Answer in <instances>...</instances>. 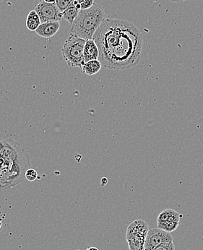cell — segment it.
<instances>
[{"instance_id": "cell-19", "label": "cell", "mask_w": 203, "mask_h": 250, "mask_svg": "<svg viewBox=\"0 0 203 250\" xmlns=\"http://www.w3.org/2000/svg\"><path fill=\"white\" fill-rule=\"evenodd\" d=\"M47 3H52V4H55L56 0H43Z\"/></svg>"}, {"instance_id": "cell-21", "label": "cell", "mask_w": 203, "mask_h": 250, "mask_svg": "<svg viewBox=\"0 0 203 250\" xmlns=\"http://www.w3.org/2000/svg\"><path fill=\"white\" fill-rule=\"evenodd\" d=\"M75 1H77V2L78 3V4H81V3L83 2L85 0H75Z\"/></svg>"}, {"instance_id": "cell-1", "label": "cell", "mask_w": 203, "mask_h": 250, "mask_svg": "<svg viewBox=\"0 0 203 250\" xmlns=\"http://www.w3.org/2000/svg\"><path fill=\"white\" fill-rule=\"evenodd\" d=\"M93 39L99 47V60L106 68L127 70L139 63L143 38L132 22L106 18Z\"/></svg>"}, {"instance_id": "cell-9", "label": "cell", "mask_w": 203, "mask_h": 250, "mask_svg": "<svg viewBox=\"0 0 203 250\" xmlns=\"http://www.w3.org/2000/svg\"><path fill=\"white\" fill-rule=\"evenodd\" d=\"M183 215L178 213L173 209H166L163 210L160 214L159 215L157 218L158 224L166 222V221H180L181 218H183Z\"/></svg>"}, {"instance_id": "cell-25", "label": "cell", "mask_w": 203, "mask_h": 250, "mask_svg": "<svg viewBox=\"0 0 203 250\" xmlns=\"http://www.w3.org/2000/svg\"><path fill=\"white\" fill-rule=\"evenodd\" d=\"M183 1H185V0H183Z\"/></svg>"}, {"instance_id": "cell-12", "label": "cell", "mask_w": 203, "mask_h": 250, "mask_svg": "<svg viewBox=\"0 0 203 250\" xmlns=\"http://www.w3.org/2000/svg\"><path fill=\"white\" fill-rule=\"evenodd\" d=\"M102 67V64L101 62L98 60H92V61L85 62L82 67V72L85 75L92 76L96 75L98 72L100 71Z\"/></svg>"}, {"instance_id": "cell-24", "label": "cell", "mask_w": 203, "mask_h": 250, "mask_svg": "<svg viewBox=\"0 0 203 250\" xmlns=\"http://www.w3.org/2000/svg\"><path fill=\"white\" fill-rule=\"evenodd\" d=\"M1 1V0H0V1Z\"/></svg>"}, {"instance_id": "cell-4", "label": "cell", "mask_w": 203, "mask_h": 250, "mask_svg": "<svg viewBox=\"0 0 203 250\" xmlns=\"http://www.w3.org/2000/svg\"><path fill=\"white\" fill-rule=\"evenodd\" d=\"M86 40L71 34L61 49L63 58L71 67H82L85 64L84 46Z\"/></svg>"}, {"instance_id": "cell-2", "label": "cell", "mask_w": 203, "mask_h": 250, "mask_svg": "<svg viewBox=\"0 0 203 250\" xmlns=\"http://www.w3.org/2000/svg\"><path fill=\"white\" fill-rule=\"evenodd\" d=\"M29 159L26 151L16 141H0V189H11L22 182Z\"/></svg>"}, {"instance_id": "cell-13", "label": "cell", "mask_w": 203, "mask_h": 250, "mask_svg": "<svg viewBox=\"0 0 203 250\" xmlns=\"http://www.w3.org/2000/svg\"><path fill=\"white\" fill-rule=\"evenodd\" d=\"M41 24L40 18L35 10H31L28 13L26 19V27L29 31H36Z\"/></svg>"}, {"instance_id": "cell-8", "label": "cell", "mask_w": 203, "mask_h": 250, "mask_svg": "<svg viewBox=\"0 0 203 250\" xmlns=\"http://www.w3.org/2000/svg\"><path fill=\"white\" fill-rule=\"evenodd\" d=\"M99 59V49L93 39H88L84 46V60L85 62L98 60Z\"/></svg>"}, {"instance_id": "cell-16", "label": "cell", "mask_w": 203, "mask_h": 250, "mask_svg": "<svg viewBox=\"0 0 203 250\" xmlns=\"http://www.w3.org/2000/svg\"><path fill=\"white\" fill-rule=\"evenodd\" d=\"M25 178L30 182H34L38 178L37 171L33 168H29L25 172Z\"/></svg>"}, {"instance_id": "cell-22", "label": "cell", "mask_w": 203, "mask_h": 250, "mask_svg": "<svg viewBox=\"0 0 203 250\" xmlns=\"http://www.w3.org/2000/svg\"><path fill=\"white\" fill-rule=\"evenodd\" d=\"M99 250L97 249V248H88V250Z\"/></svg>"}, {"instance_id": "cell-6", "label": "cell", "mask_w": 203, "mask_h": 250, "mask_svg": "<svg viewBox=\"0 0 203 250\" xmlns=\"http://www.w3.org/2000/svg\"><path fill=\"white\" fill-rule=\"evenodd\" d=\"M34 10L39 15L41 22H49V21H60L62 19L61 13L56 4L47 3L43 0H40Z\"/></svg>"}, {"instance_id": "cell-23", "label": "cell", "mask_w": 203, "mask_h": 250, "mask_svg": "<svg viewBox=\"0 0 203 250\" xmlns=\"http://www.w3.org/2000/svg\"><path fill=\"white\" fill-rule=\"evenodd\" d=\"M1 220L0 219V231H1Z\"/></svg>"}, {"instance_id": "cell-15", "label": "cell", "mask_w": 203, "mask_h": 250, "mask_svg": "<svg viewBox=\"0 0 203 250\" xmlns=\"http://www.w3.org/2000/svg\"><path fill=\"white\" fill-rule=\"evenodd\" d=\"M75 0H56V5L61 13L67 10L74 3Z\"/></svg>"}, {"instance_id": "cell-11", "label": "cell", "mask_w": 203, "mask_h": 250, "mask_svg": "<svg viewBox=\"0 0 203 250\" xmlns=\"http://www.w3.org/2000/svg\"><path fill=\"white\" fill-rule=\"evenodd\" d=\"M145 237L138 234L126 237L129 250H145Z\"/></svg>"}, {"instance_id": "cell-3", "label": "cell", "mask_w": 203, "mask_h": 250, "mask_svg": "<svg viewBox=\"0 0 203 250\" xmlns=\"http://www.w3.org/2000/svg\"><path fill=\"white\" fill-rule=\"evenodd\" d=\"M106 19L104 9L95 3L91 8L81 10L72 25L71 34L88 40L93 39L95 33Z\"/></svg>"}, {"instance_id": "cell-10", "label": "cell", "mask_w": 203, "mask_h": 250, "mask_svg": "<svg viewBox=\"0 0 203 250\" xmlns=\"http://www.w3.org/2000/svg\"><path fill=\"white\" fill-rule=\"evenodd\" d=\"M81 10V4H78L75 0L74 3L70 7H69L67 10L61 13V16H62L63 19L65 20L67 22H70L71 25H73L75 20L78 17Z\"/></svg>"}, {"instance_id": "cell-17", "label": "cell", "mask_w": 203, "mask_h": 250, "mask_svg": "<svg viewBox=\"0 0 203 250\" xmlns=\"http://www.w3.org/2000/svg\"><path fill=\"white\" fill-rule=\"evenodd\" d=\"M175 245L173 242H167V243H163L159 246L156 247V248L152 250H175Z\"/></svg>"}, {"instance_id": "cell-7", "label": "cell", "mask_w": 203, "mask_h": 250, "mask_svg": "<svg viewBox=\"0 0 203 250\" xmlns=\"http://www.w3.org/2000/svg\"><path fill=\"white\" fill-rule=\"evenodd\" d=\"M60 28V21H49V22H41L35 32L41 37L49 39L57 34Z\"/></svg>"}, {"instance_id": "cell-14", "label": "cell", "mask_w": 203, "mask_h": 250, "mask_svg": "<svg viewBox=\"0 0 203 250\" xmlns=\"http://www.w3.org/2000/svg\"><path fill=\"white\" fill-rule=\"evenodd\" d=\"M180 221H166V222L158 224V227L166 232L171 233L176 231L180 226Z\"/></svg>"}, {"instance_id": "cell-18", "label": "cell", "mask_w": 203, "mask_h": 250, "mask_svg": "<svg viewBox=\"0 0 203 250\" xmlns=\"http://www.w3.org/2000/svg\"><path fill=\"white\" fill-rule=\"evenodd\" d=\"M94 4V0H85L81 4V10H88V9L91 8Z\"/></svg>"}, {"instance_id": "cell-5", "label": "cell", "mask_w": 203, "mask_h": 250, "mask_svg": "<svg viewBox=\"0 0 203 250\" xmlns=\"http://www.w3.org/2000/svg\"><path fill=\"white\" fill-rule=\"evenodd\" d=\"M174 238L171 233L166 232L162 229L154 228L149 230L145 240V250H152L156 247L167 242H173Z\"/></svg>"}, {"instance_id": "cell-20", "label": "cell", "mask_w": 203, "mask_h": 250, "mask_svg": "<svg viewBox=\"0 0 203 250\" xmlns=\"http://www.w3.org/2000/svg\"><path fill=\"white\" fill-rule=\"evenodd\" d=\"M168 1H171V2L178 3L181 2V1H183V0H168Z\"/></svg>"}]
</instances>
